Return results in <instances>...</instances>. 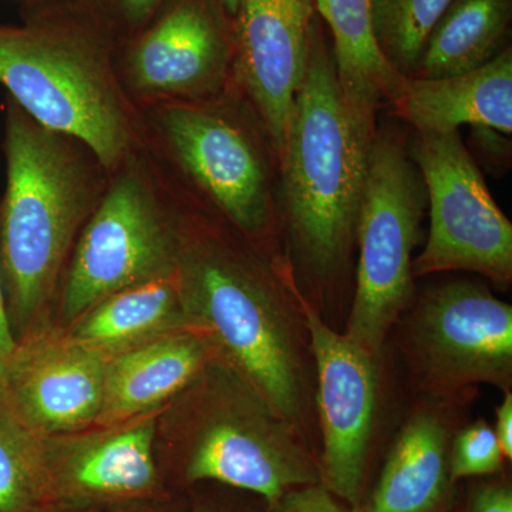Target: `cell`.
I'll return each instance as SVG.
<instances>
[{
	"instance_id": "obj_1",
	"label": "cell",
	"mask_w": 512,
	"mask_h": 512,
	"mask_svg": "<svg viewBox=\"0 0 512 512\" xmlns=\"http://www.w3.org/2000/svg\"><path fill=\"white\" fill-rule=\"evenodd\" d=\"M177 281L188 326L312 444L315 372L289 269L248 239L197 222L181 225Z\"/></svg>"
},
{
	"instance_id": "obj_2",
	"label": "cell",
	"mask_w": 512,
	"mask_h": 512,
	"mask_svg": "<svg viewBox=\"0 0 512 512\" xmlns=\"http://www.w3.org/2000/svg\"><path fill=\"white\" fill-rule=\"evenodd\" d=\"M376 123L343 97L322 20L279 157V220L286 264L315 303L348 279Z\"/></svg>"
},
{
	"instance_id": "obj_3",
	"label": "cell",
	"mask_w": 512,
	"mask_h": 512,
	"mask_svg": "<svg viewBox=\"0 0 512 512\" xmlns=\"http://www.w3.org/2000/svg\"><path fill=\"white\" fill-rule=\"evenodd\" d=\"M120 37L92 0H39L0 25V83L40 126L82 143L107 173L136 147Z\"/></svg>"
},
{
	"instance_id": "obj_4",
	"label": "cell",
	"mask_w": 512,
	"mask_h": 512,
	"mask_svg": "<svg viewBox=\"0 0 512 512\" xmlns=\"http://www.w3.org/2000/svg\"><path fill=\"white\" fill-rule=\"evenodd\" d=\"M0 266L16 340L37 328L77 238L104 190L97 158L30 119L15 101L5 131Z\"/></svg>"
},
{
	"instance_id": "obj_5",
	"label": "cell",
	"mask_w": 512,
	"mask_h": 512,
	"mask_svg": "<svg viewBox=\"0 0 512 512\" xmlns=\"http://www.w3.org/2000/svg\"><path fill=\"white\" fill-rule=\"evenodd\" d=\"M183 393L180 436L188 481L249 491L269 508L289 491L320 483L312 444L220 357H212Z\"/></svg>"
},
{
	"instance_id": "obj_6",
	"label": "cell",
	"mask_w": 512,
	"mask_h": 512,
	"mask_svg": "<svg viewBox=\"0 0 512 512\" xmlns=\"http://www.w3.org/2000/svg\"><path fill=\"white\" fill-rule=\"evenodd\" d=\"M156 128L184 177L254 247L286 264L279 220V156L232 84L205 100L163 101Z\"/></svg>"
},
{
	"instance_id": "obj_7",
	"label": "cell",
	"mask_w": 512,
	"mask_h": 512,
	"mask_svg": "<svg viewBox=\"0 0 512 512\" xmlns=\"http://www.w3.org/2000/svg\"><path fill=\"white\" fill-rule=\"evenodd\" d=\"M427 210V192L409 144L393 128L376 127L357 222L355 292L343 330L382 356L393 326L414 299L413 251Z\"/></svg>"
},
{
	"instance_id": "obj_8",
	"label": "cell",
	"mask_w": 512,
	"mask_h": 512,
	"mask_svg": "<svg viewBox=\"0 0 512 512\" xmlns=\"http://www.w3.org/2000/svg\"><path fill=\"white\" fill-rule=\"evenodd\" d=\"M111 174L67 262L62 316L72 325L114 293L177 272L181 225L151 171L133 151Z\"/></svg>"
},
{
	"instance_id": "obj_9",
	"label": "cell",
	"mask_w": 512,
	"mask_h": 512,
	"mask_svg": "<svg viewBox=\"0 0 512 512\" xmlns=\"http://www.w3.org/2000/svg\"><path fill=\"white\" fill-rule=\"evenodd\" d=\"M403 355L421 396L512 387V308L484 285L453 281L420 296L403 325Z\"/></svg>"
},
{
	"instance_id": "obj_10",
	"label": "cell",
	"mask_w": 512,
	"mask_h": 512,
	"mask_svg": "<svg viewBox=\"0 0 512 512\" xmlns=\"http://www.w3.org/2000/svg\"><path fill=\"white\" fill-rule=\"evenodd\" d=\"M410 154L427 192L430 229L413 275L466 271L512 282V224L458 131L414 133Z\"/></svg>"
},
{
	"instance_id": "obj_11",
	"label": "cell",
	"mask_w": 512,
	"mask_h": 512,
	"mask_svg": "<svg viewBox=\"0 0 512 512\" xmlns=\"http://www.w3.org/2000/svg\"><path fill=\"white\" fill-rule=\"evenodd\" d=\"M299 302L315 372L320 483L359 510L379 416L382 356L333 329L301 292Z\"/></svg>"
},
{
	"instance_id": "obj_12",
	"label": "cell",
	"mask_w": 512,
	"mask_h": 512,
	"mask_svg": "<svg viewBox=\"0 0 512 512\" xmlns=\"http://www.w3.org/2000/svg\"><path fill=\"white\" fill-rule=\"evenodd\" d=\"M232 22L218 0H167L146 28L120 46L124 86L143 99L163 101L225 92L231 84Z\"/></svg>"
},
{
	"instance_id": "obj_13",
	"label": "cell",
	"mask_w": 512,
	"mask_h": 512,
	"mask_svg": "<svg viewBox=\"0 0 512 512\" xmlns=\"http://www.w3.org/2000/svg\"><path fill=\"white\" fill-rule=\"evenodd\" d=\"M313 0H242L232 22L231 84L281 157L311 57Z\"/></svg>"
},
{
	"instance_id": "obj_14",
	"label": "cell",
	"mask_w": 512,
	"mask_h": 512,
	"mask_svg": "<svg viewBox=\"0 0 512 512\" xmlns=\"http://www.w3.org/2000/svg\"><path fill=\"white\" fill-rule=\"evenodd\" d=\"M106 359L72 336L29 330L16 340L5 373V399L39 437L69 433L99 420Z\"/></svg>"
},
{
	"instance_id": "obj_15",
	"label": "cell",
	"mask_w": 512,
	"mask_h": 512,
	"mask_svg": "<svg viewBox=\"0 0 512 512\" xmlns=\"http://www.w3.org/2000/svg\"><path fill=\"white\" fill-rule=\"evenodd\" d=\"M467 397L421 396L394 440L363 512H441L450 497L451 441Z\"/></svg>"
},
{
	"instance_id": "obj_16",
	"label": "cell",
	"mask_w": 512,
	"mask_h": 512,
	"mask_svg": "<svg viewBox=\"0 0 512 512\" xmlns=\"http://www.w3.org/2000/svg\"><path fill=\"white\" fill-rule=\"evenodd\" d=\"M394 113L414 133H450L461 126L512 133V49L480 69L444 77H404Z\"/></svg>"
},
{
	"instance_id": "obj_17",
	"label": "cell",
	"mask_w": 512,
	"mask_h": 512,
	"mask_svg": "<svg viewBox=\"0 0 512 512\" xmlns=\"http://www.w3.org/2000/svg\"><path fill=\"white\" fill-rule=\"evenodd\" d=\"M214 356L208 340L188 328L110 357L97 421L114 426L151 412L183 393Z\"/></svg>"
},
{
	"instance_id": "obj_18",
	"label": "cell",
	"mask_w": 512,
	"mask_h": 512,
	"mask_svg": "<svg viewBox=\"0 0 512 512\" xmlns=\"http://www.w3.org/2000/svg\"><path fill=\"white\" fill-rule=\"evenodd\" d=\"M156 421L144 419L114 424V429L74 440L62 460H50L69 493L87 497H131L156 483L154 463Z\"/></svg>"
},
{
	"instance_id": "obj_19",
	"label": "cell",
	"mask_w": 512,
	"mask_h": 512,
	"mask_svg": "<svg viewBox=\"0 0 512 512\" xmlns=\"http://www.w3.org/2000/svg\"><path fill=\"white\" fill-rule=\"evenodd\" d=\"M177 272L123 289L94 305L73 323L70 336L103 359L168 333L188 329Z\"/></svg>"
},
{
	"instance_id": "obj_20",
	"label": "cell",
	"mask_w": 512,
	"mask_h": 512,
	"mask_svg": "<svg viewBox=\"0 0 512 512\" xmlns=\"http://www.w3.org/2000/svg\"><path fill=\"white\" fill-rule=\"evenodd\" d=\"M332 35V56L343 97L357 116L376 123L383 103H392L404 76L384 59L373 30L369 0H313Z\"/></svg>"
},
{
	"instance_id": "obj_21",
	"label": "cell",
	"mask_w": 512,
	"mask_h": 512,
	"mask_svg": "<svg viewBox=\"0 0 512 512\" xmlns=\"http://www.w3.org/2000/svg\"><path fill=\"white\" fill-rule=\"evenodd\" d=\"M511 20L512 0H453L410 77L444 79L493 62L510 47Z\"/></svg>"
},
{
	"instance_id": "obj_22",
	"label": "cell",
	"mask_w": 512,
	"mask_h": 512,
	"mask_svg": "<svg viewBox=\"0 0 512 512\" xmlns=\"http://www.w3.org/2000/svg\"><path fill=\"white\" fill-rule=\"evenodd\" d=\"M373 30L384 59L413 76L427 40L453 0H369Z\"/></svg>"
},
{
	"instance_id": "obj_23",
	"label": "cell",
	"mask_w": 512,
	"mask_h": 512,
	"mask_svg": "<svg viewBox=\"0 0 512 512\" xmlns=\"http://www.w3.org/2000/svg\"><path fill=\"white\" fill-rule=\"evenodd\" d=\"M46 487L43 437L26 429L0 399V512H26Z\"/></svg>"
},
{
	"instance_id": "obj_24",
	"label": "cell",
	"mask_w": 512,
	"mask_h": 512,
	"mask_svg": "<svg viewBox=\"0 0 512 512\" xmlns=\"http://www.w3.org/2000/svg\"><path fill=\"white\" fill-rule=\"evenodd\" d=\"M504 461L503 450L488 421L478 419L454 434L448 458L453 483L463 478L494 476L503 470Z\"/></svg>"
},
{
	"instance_id": "obj_25",
	"label": "cell",
	"mask_w": 512,
	"mask_h": 512,
	"mask_svg": "<svg viewBox=\"0 0 512 512\" xmlns=\"http://www.w3.org/2000/svg\"><path fill=\"white\" fill-rule=\"evenodd\" d=\"M167 0H92L101 15L116 30L121 43L146 28Z\"/></svg>"
},
{
	"instance_id": "obj_26",
	"label": "cell",
	"mask_w": 512,
	"mask_h": 512,
	"mask_svg": "<svg viewBox=\"0 0 512 512\" xmlns=\"http://www.w3.org/2000/svg\"><path fill=\"white\" fill-rule=\"evenodd\" d=\"M271 512H360L350 505L340 503L322 483L305 485L289 491L271 507Z\"/></svg>"
},
{
	"instance_id": "obj_27",
	"label": "cell",
	"mask_w": 512,
	"mask_h": 512,
	"mask_svg": "<svg viewBox=\"0 0 512 512\" xmlns=\"http://www.w3.org/2000/svg\"><path fill=\"white\" fill-rule=\"evenodd\" d=\"M467 512H512V491L505 483H485L474 488Z\"/></svg>"
},
{
	"instance_id": "obj_28",
	"label": "cell",
	"mask_w": 512,
	"mask_h": 512,
	"mask_svg": "<svg viewBox=\"0 0 512 512\" xmlns=\"http://www.w3.org/2000/svg\"><path fill=\"white\" fill-rule=\"evenodd\" d=\"M16 346V336L10 323L5 288H3L2 266H0V399L5 394V373L10 356Z\"/></svg>"
},
{
	"instance_id": "obj_29",
	"label": "cell",
	"mask_w": 512,
	"mask_h": 512,
	"mask_svg": "<svg viewBox=\"0 0 512 512\" xmlns=\"http://www.w3.org/2000/svg\"><path fill=\"white\" fill-rule=\"evenodd\" d=\"M495 436L500 443L505 460L512 458V394L504 392L503 402L495 410Z\"/></svg>"
},
{
	"instance_id": "obj_30",
	"label": "cell",
	"mask_w": 512,
	"mask_h": 512,
	"mask_svg": "<svg viewBox=\"0 0 512 512\" xmlns=\"http://www.w3.org/2000/svg\"><path fill=\"white\" fill-rule=\"evenodd\" d=\"M224 12L227 13L229 18L234 20L237 16L239 8H241L242 0H218Z\"/></svg>"
},
{
	"instance_id": "obj_31",
	"label": "cell",
	"mask_w": 512,
	"mask_h": 512,
	"mask_svg": "<svg viewBox=\"0 0 512 512\" xmlns=\"http://www.w3.org/2000/svg\"><path fill=\"white\" fill-rule=\"evenodd\" d=\"M198 512H211V511H198Z\"/></svg>"
}]
</instances>
